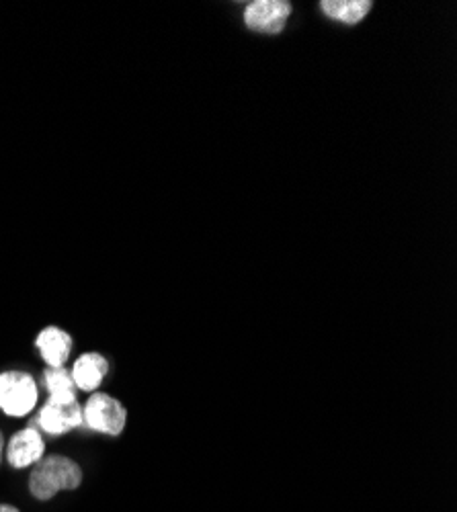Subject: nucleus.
I'll return each mask as SVG.
<instances>
[{
  "mask_svg": "<svg viewBox=\"0 0 457 512\" xmlns=\"http://www.w3.org/2000/svg\"><path fill=\"white\" fill-rule=\"evenodd\" d=\"M82 484V469L64 455L41 457L29 478V490L37 500H52L62 490H76Z\"/></svg>",
  "mask_w": 457,
  "mask_h": 512,
  "instance_id": "1",
  "label": "nucleus"
},
{
  "mask_svg": "<svg viewBox=\"0 0 457 512\" xmlns=\"http://www.w3.org/2000/svg\"><path fill=\"white\" fill-rule=\"evenodd\" d=\"M37 404L35 379L25 371L0 373V410L7 416H27Z\"/></svg>",
  "mask_w": 457,
  "mask_h": 512,
  "instance_id": "2",
  "label": "nucleus"
},
{
  "mask_svg": "<svg viewBox=\"0 0 457 512\" xmlns=\"http://www.w3.org/2000/svg\"><path fill=\"white\" fill-rule=\"evenodd\" d=\"M82 422L89 426L91 431L117 437L126 429L128 412L123 404L107 394H93L85 408H82Z\"/></svg>",
  "mask_w": 457,
  "mask_h": 512,
  "instance_id": "3",
  "label": "nucleus"
},
{
  "mask_svg": "<svg viewBox=\"0 0 457 512\" xmlns=\"http://www.w3.org/2000/svg\"><path fill=\"white\" fill-rule=\"evenodd\" d=\"M289 15H292V5L287 0H255L248 3L244 11V23L251 31L257 33H281Z\"/></svg>",
  "mask_w": 457,
  "mask_h": 512,
  "instance_id": "4",
  "label": "nucleus"
},
{
  "mask_svg": "<svg viewBox=\"0 0 457 512\" xmlns=\"http://www.w3.org/2000/svg\"><path fill=\"white\" fill-rule=\"evenodd\" d=\"M33 424H37L41 431L52 435V437H60L72 429H78L85 422H82V406L78 402L74 404H56L50 402L39 410L37 420H33Z\"/></svg>",
  "mask_w": 457,
  "mask_h": 512,
  "instance_id": "5",
  "label": "nucleus"
},
{
  "mask_svg": "<svg viewBox=\"0 0 457 512\" xmlns=\"http://www.w3.org/2000/svg\"><path fill=\"white\" fill-rule=\"evenodd\" d=\"M35 347L39 349V355L48 363V367H64L72 353V338L66 330L48 326L37 334Z\"/></svg>",
  "mask_w": 457,
  "mask_h": 512,
  "instance_id": "6",
  "label": "nucleus"
},
{
  "mask_svg": "<svg viewBox=\"0 0 457 512\" xmlns=\"http://www.w3.org/2000/svg\"><path fill=\"white\" fill-rule=\"evenodd\" d=\"M46 453V443L35 429L19 431L7 447V461L15 469H23L29 465H35Z\"/></svg>",
  "mask_w": 457,
  "mask_h": 512,
  "instance_id": "7",
  "label": "nucleus"
},
{
  "mask_svg": "<svg viewBox=\"0 0 457 512\" xmlns=\"http://www.w3.org/2000/svg\"><path fill=\"white\" fill-rule=\"evenodd\" d=\"M107 371H109V363L101 353H85L72 365L70 377L78 390L93 392L101 386Z\"/></svg>",
  "mask_w": 457,
  "mask_h": 512,
  "instance_id": "8",
  "label": "nucleus"
},
{
  "mask_svg": "<svg viewBox=\"0 0 457 512\" xmlns=\"http://www.w3.org/2000/svg\"><path fill=\"white\" fill-rule=\"evenodd\" d=\"M320 7L330 19L341 21L345 25H355L367 17L373 5L369 0H324Z\"/></svg>",
  "mask_w": 457,
  "mask_h": 512,
  "instance_id": "9",
  "label": "nucleus"
},
{
  "mask_svg": "<svg viewBox=\"0 0 457 512\" xmlns=\"http://www.w3.org/2000/svg\"><path fill=\"white\" fill-rule=\"evenodd\" d=\"M44 381L50 392V402H56V404L76 402V386L64 367H48L44 373Z\"/></svg>",
  "mask_w": 457,
  "mask_h": 512,
  "instance_id": "10",
  "label": "nucleus"
},
{
  "mask_svg": "<svg viewBox=\"0 0 457 512\" xmlns=\"http://www.w3.org/2000/svg\"><path fill=\"white\" fill-rule=\"evenodd\" d=\"M0 512H19V510L11 504H0Z\"/></svg>",
  "mask_w": 457,
  "mask_h": 512,
  "instance_id": "11",
  "label": "nucleus"
},
{
  "mask_svg": "<svg viewBox=\"0 0 457 512\" xmlns=\"http://www.w3.org/2000/svg\"><path fill=\"white\" fill-rule=\"evenodd\" d=\"M3 449H5V437L0 433V461H3Z\"/></svg>",
  "mask_w": 457,
  "mask_h": 512,
  "instance_id": "12",
  "label": "nucleus"
}]
</instances>
